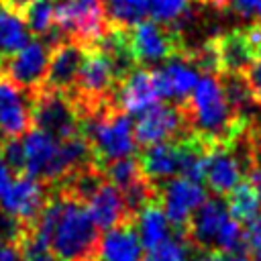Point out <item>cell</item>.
Returning <instances> with one entry per match:
<instances>
[{
    "label": "cell",
    "instance_id": "cell-23",
    "mask_svg": "<svg viewBox=\"0 0 261 261\" xmlns=\"http://www.w3.org/2000/svg\"><path fill=\"white\" fill-rule=\"evenodd\" d=\"M31 31L24 22V16L14 6L0 0V61L16 53L29 43Z\"/></svg>",
    "mask_w": 261,
    "mask_h": 261
},
{
    "label": "cell",
    "instance_id": "cell-24",
    "mask_svg": "<svg viewBox=\"0 0 261 261\" xmlns=\"http://www.w3.org/2000/svg\"><path fill=\"white\" fill-rule=\"evenodd\" d=\"M226 206L234 220H239L241 224H247L261 212V196L251 181H241L230 192V200Z\"/></svg>",
    "mask_w": 261,
    "mask_h": 261
},
{
    "label": "cell",
    "instance_id": "cell-25",
    "mask_svg": "<svg viewBox=\"0 0 261 261\" xmlns=\"http://www.w3.org/2000/svg\"><path fill=\"white\" fill-rule=\"evenodd\" d=\"M22 16H24V22L33 35L45 39L47 43H55L57 39H61L55 33V24H53V0L31 2L22 10Z\"/></svg>",
    "mask_w": 261,
    "mask_h": 261
},
{
    "label": "cell",
    "instance_id": "cell-13",
    "mask_svg": "<svg viewBox=\"0 0 261 261\" xmlns=\"http://www.w3.org/2000/svg\"><path fill=\"white\" fill-rule=\"evenodd\" d=\"M33 96L0 71V141L18 139L33 128Z\"/></svg>",
    "mask_w": 261,
    "mask_h": 261
},
{
    "label": "cell",
    "instance_id": "cell-37",
    "mask_svg": "<svg viewBox=\"0 0 261 261\" xmlns=\"http://www.w3.org/2000/svg\"><path fill=\"white\" fill-rule=\"evenodd\" d=\"M198 261H224V253H220V251H208Z\"/></svg>",
    "mask_w": 261,
    "mask_h": 261
},
{
    "label": "cell",
    "instance_id": "cell-39",
    "mask_svg": "<svg viewBox=\"0 0 261 261\" xmlns=\"http://www.w3.org/2000/svg\"><path fill=\"white\" fill-rule=\"evenodd\" d=\"M200 2H204V0H200Z\"/></svg>",
    "mask_w": 261,
    "mask_h": 261
},
{
    "label": "cell",
    "instance_id": "cell-22",
    "mask_svg": "<svg viewBox=\"0 0 261 261\" xmlns=\"http://www.w3.org/2000/svg\"><path fill=\"white\" fill-rule=\"evenodd\" d=\"M133 226H135V232L145 251L161 245L163 241H167L171 237V224L157 200L149 202L145 208H141L137 212Z\"/></svg>",
    "mask_w": 261,
    "mask_h": 261
},
{
    "label": "cell",
    "instance_id": "cell-18",
    "mask_svg": "<svg viewBox=\"0 0 261 261\" xmlns=\"http://www.w3.org/2000/svg\"><path fill=\"white\" fill-rule=\"evenodd\" d=\"M84 49L80 43L61 37L59 41H55L51 45V53H49V67H47V75H45V84L51 90H59V92H69L75 84L77 71L82 67V59H84Z\"/></svg>",
    "mask_w": 261,
    "mask_h": 261
},
{
    "label": "cell",
    "instance_id": "cell-27",
    "mask_svg": "<svg viewBox=\"0 0 261 261\" xmlns=\"http://www.w3.org/2000/svg\"><path fill=\"white\" fill-rule=\"evenodd\" d=\"M108 22L112 27H133L149 14V0H106Z\"/></svg>",
    "mask_w": 261,
    "mask_h": 261
},
{
    "label": "cell",
    "instance_id": "cell-17",
    "mask_svg": "<svg viewBox=\"0 0 261 261\" xmlns=\"http://www.w3.org/2000/svg\"><path fill=\"white\" fill-rule=\"evenodd\" d=\"M157 100H159V92L153 69L141 65L128 71L114 90V104L126 114H141Z\"/></svg>",
    "mask_w": 261,
    "mask_h": 261
},
{
    "label": "cell",
    "instance_id": "cell-9",
    "mask_svg": "<svg viewBox=\"0 0 261 261\" xmlns=\"http://www.w3.org/2000/svg\"><path fill=\"white\" fill-rule=\"evenodd\" d=\"M155 188H157V202L163 208L169 224L184 232L192 214L206 200V190L202 188V181L175 175L171 179L161 181Z\"/></svg>",
    "mask_w": 261,
    "mask_h": 261
},
{
    "label": "cell",
    "instance_id": "cell-32",
    "mask_svg": "<svg viewBox=\"0 0 261 261\" xmlns=\"http://www.w3.org/2000/svg\"><path fill=\"white\" fill-rule=\"evenodd\" d=\"M20 261H61L55 253H51L45 247H39L35 243H31L29 239L22 241L20 245Z\"/></svg>",
    "mask_w": 261,
    "mask_h": 261
},
{
    "label": "cell",
    "instance_id": "cell-34",
    "mask_svg": "<svg viewBox=\"0 0 261 261\" xmlns=\"http://www.w3.org/2000/svg\"><path fill=\"white\" fill-rule=\"evenodd\" d=\"M0 261H20V245L0 237Z\"/></svg>",
    "mask_w": 261,
    "mask_h": 261
},
{
    "label": "cell",
    "instance_id": "cell-20",
    "mask_svg": "<svg viewBox=\"0 0 261 261\" xmlns=\"http://www.w3.org/2000/svg\"><path fill=\"white\" fill-rule=\"evenodd\" d=\"M214 57H216V71L220 73H247L253 63V43L247 33L230 31L216 39H210Z\"/></svg>",
    "mask_w": 261,
    "mask_h": 261
},
{
    "label": "cell",
    "instance_id": "cell-29",
    "mask_svg": "<svg viewBox=\"0 0 261 261\" xmlns=\"http://www.w3.org/2000/svg\"><path fill=\"white\" fill-rule=\"evenodd\" d=\"M251 43H253V49H255V55H253V63L249 67V71L245 73L251 90H253V96L257 100V104L261 106V22L259 24H253L249 31H247Z\"/></svg>",
    "mask_w": 261,
    "mask_h": 261
},
{
    "label": "cell",
    "instance_id": "cell-5",
    "mask_svg": "<svg viewBox=\"0 0 261 261\" xmlns=\"http://www.w3.org/2000/svg\"><path fill=\"white\" fill-rule=\"evenodd\" d=\"M188 237L202 249H216L220 253L241 251L245 243V230L239 220L228 212L226 202L220 196L206 198L188 222Z\"/></svg>",
    "mask_w": 261,
    "mask_h": 261
},
{
    "label": "cell",
    "instance_id": "cell-4",
    "mask_svg": "<svg viewBox=\"0 0 261 261\" xmlns=\"http://www.w3.org/2000/svg\"><path fill=\"white\" fill-rule=\"evenodd\" d=\"M82 135L98 165L114 159L133 157L137 151L130 114L118 106H106L82 118Z\"/></svg>",
    "mask_w": 261,
    "mask_h": 261
},
{
    "label": "cell",
    "instance_id": "cell-28",
    "mask_svg": "<svg viewBox=\"0 0 261 261\" xmlns=\"http://www.w3.org/2000/svg\"><path fill=\"white\" fill-rule=\"evenodd\" d=\"M204 4H212L214 8L251 24L261 22V0H204Z\"/></svg>",
    "mask_w": 261,
    "mask_h": 261
},
{
    "label": "cell",
    "instance_id": "cell-35",
    "mask_svg": "<svg viewBox=\"0 0 261 261\" xmlns=\"http://www.w3.org/2000/svg\"><path fill=\"white\" fill-rule=\"evenodd\" d=\"M12 177H14V171H12V169H10V165L4 161L2 151H0V198H2V194L6 192V188L10 186Z\"/></svg>",
    "mask_w": 261,
    "mask_h": 261
},
{
    "label": "cell",
    "instance_id": "cell-15",
    "mask_svg": "<svg viewBox=\"0 0 261 261\" xmlns=\"http://www.w3.org/2000/svg\"><path fill=\"white\" fill-rule=\"evenodd\" d=\"M84 204L100 230H112V228H118L124 224H133V220H135L122 194L118 192V188L114 184H110L106 179V175L88 194Z\"/></svg>",
    "mask_w": 261,
    "mask_h": 261
},
{
    "label": "cell",
    "instance_id": "cell-21",
    "mask_svg": "<svg viewBox=\"0 0 261 261\" xmlns=\"http://www.w3.org/2000/svg\"><path fill=\"white\" fill-rule=\"evenodd\" d=\"M100 261H143V245L133 224L106 230L100 239Z\"/></svg>",
    "mask_w": 261,
    "mask_h": 261
},
{
    "label": "cell",
    "instance_id": "cell-31",
    "mask_svg": "<svg viewBox=\"0 0 261 261\" xmlns=\"http://www.w3.org/2000/svg\"><path fill=\"white\" fill-rule=\"evenodd\" d=\"M245 243H247L251 261H261V212L251 222H247Z\"/></svg>",
    "mask_w": 261,
    "mask_h": 261
},
{
    "label": "cell",
    "instance_id": "cell-10",
    "mask_svg": "<svg viewBox=\"0 0 261 261\" xmlns=\"http://www.w3.org/2000/svg\"><path fill=\"white\" fill-rule=\"evenodd\" d=\"M133 130L137 145L143 147L171 141L190 133L181 104H167V102H155L153 106L145 108L139 114L137 122L133 124Z\"/></svg>",
    "mask_w": 261,
    "mask_h": 261
},
{
    "label": "cell",
    "instance_id": "cell-12",
    "mask_svg": "<svg viewBox=\"0 0 261 261\" xmlns=\"http://www.w3.org/2000/svg\"><path fill=\"white\" fill-rule=\"evenodd\" d=\"M49 53H51V45L47 41L45 43L43 39L31 41L22 49H18L16 53L0 61V71L29 92L39 90L45 84Z\"/></svg>",
    "mask_w": 261,
    "mask_h": 261
},
{
    "label": "cell",
    "instance_id": "cell-8",
    "mask_svg": "<svg viewBox=\"0 0 261 261\" xmlns=\"http://www.w3.org/2000/svg\"><path fill=\"white\" fill-rule=\"evenodd\" d=\"M128 47L137 65H151L167 61L186 51L179 31L159 24L155 20H139L126 29Z\"/></svg>",
    "mask_w": 261,
    "mask_h": 261
},
{
    "label": "cell",
    "instance_id": "cell-1",
    "mask_svg": "<svg viewBox=\"0 0 261 261\" xmlns=\"http://www.w3.org/2000/svg\"><path fill=\"white\" fill-rule=\"evenodd\" d=\"M27 239L61 261H96L100 253V228L86 204L59 188H53Z\"/></svg>",
    "mask_w": 261,
    "mask_h": 261
},
{
    "label": "cell",
    "instance_id": "cell-33",
    "mask_svg": "<svg viewBox=\"0 0 261 261\" xmlns=\"http://www.w3.org/2000/svg\"><path fill=\"white\" fill-rule=\"evenodd\" d=\"M251 184L261 196V133L255 137L251 147Z\"/></svg>",
    "mask_w": 261,
    "mask_h": 261
},
{
    "label": "cell",
    "instance_id": "cell-11",
    "mask_svg": "<svg viewBox=\"0 0 261 261\" xmlns=\"http://www.w3.org/2000/svg\"><path fill=\"white\" fill-rule=\"evenodd\" d=\"M49 196H51V190L47 184L27 173H18L16 177H12L10 186L2 194L0 210L12 216L14 220H18L20 224H24L27 228H31L39 218L41 210L45 208Z\"/></svg>",
    "mask_w": 261,
    "mask_h": 261
},
{
    "label": "cell",
    "instance_id": "cell-2",
    "mask_svg": "<svg viewBox=\"0 0 261 261\" xmlns=\"http://www.w3.org/2000/svg\"><path fill=\"white\" fill-rule=\"evenodd\" d=\"M18 141L22 151L20 173L35 177L49 188L61 184L69 173L94 161L82 133L59 141L39 128H29L22 137H18Z\"/></svg>",
    "mask_w": 261,
    "mask_h": 261
},
{
    "label": "cell",
    "instance_id": "cell-19",
    "mask_svg": "<svg viewBox=\"0 0 261 261\" xmlns=\"http://www.w3.org/2000/svg\"><path fill=\"white\" fill-rule=\"evenodd\" d=\"M181 137L149 145L141 153L139 165L145 177L153 186H159L161 181L171 179L181 173V161H184V139Z\"/></svg>",
    "mask_w": 261,
    "mask_h": 261
},
{
    "label": "cell",
    "instance_id": "cell-40",
    "mask_svg": "<svg viewBox=\"0 0 261 261\" xmlns=\"http://www.w3.org/2000/svg\"><path fill=\"white\" fill-rule=\"evenodd\" d=\"M96 261H98V259H96Z\"/></svg>",
    "mask_w": 261,
    "mask_h": 261
},
{
    "label": "cell",
    "instance_id": "cell-6",
    "mask_svg": "<svg viewBox=\"0 0 261 261\" xmlns=\"http://www.w3.org/2000/svg\"><path fill=\"white\" fill-rule=\"evenodd\" d=\"M53 24L59 37L82 47L96 45L110 29L102 0H53Z\"/></svg>",
    "mask_w": 261,
    "mask_h": 261
},
{
    "label": "cell",
    "instance_id": "cell-36",
    "mask_svg": "<svg viewBox=\"0 0 261 261\" xmlns=\"http://www.w3.org/2000/svg\"><path fill=\"white\" fill-rule=\"evenodd\" d=\"M224 261H251V257L241 249V251H232V253H224Z\"/></svg>",
    "mask_w": 261,
    "mask_h": 261
},
{
    "label": "cell",
    "instance_id": "cell-7",
    "mask_svg": "<svg viewBox=\"0 0 261 261\" xmlns=\"http://www.w3.org/2000/svg\"><path fill=\"white\" fill-rule=\"evenodd\" d=\"M33 96V126L65 141L82 133V116L73 104V100L59 90H51L41 86L39 90L31 92Z\"/></svg>",
    "mask_w": 261,
    "mask_h": 261
},
{
    "label": "cell",
    "instance_id": "cell-3",
    "mask_svg": "<svg viewBox=\"0 0 261 261\" xmlns=\"http://www.w3.org/2000/svg\"><path fill=\"white\" fill-rule=\"evenodd\" d=\"M190 133L198 135L206 143H230L243 130V118L234 112L220 75L204 71L198 77L190 96L181 102Z\"/></svg>",
    "mask_w": 261,
    "mask_h": 261
},
{
    "label": "cell",
    "instance_id": "cell-26",
    "mask_svg": "<svg viewBox=\"0 0 261 261\" xmlns=\"http://www.w3.org/2000/svg\"><path fill=\"white\" fill-rule=\"evenodd\" d=\"M196 0H149V14L155 22L169 29H179L190 18Z\"/></svg>",
    "mask_w": 261,
    "mask_h": 261
},
{
    "label": "cell",
    "instance_id": "cell-30",
    "mask_svg": "<svg viewBox=\"0 0 261 261\" xmlns=\"http://www.w3.org/2000/svg\"><path fill=\"white\" fill-rule=\"evenodd\" d=\"M143 261H190V255H188V247H186L184 239L169 237L161 245L149 249L147 255L143 257Z\"/></svg>",
    "mask_w": 261,
    "mask_h": 261
},
{
    "label": "cell",
    "instance_id": "cell-14",
    "mask_svg": "<svg viewBox=\"0 0 261 261\" xmlns=\"http://www.w3.org/2000/svg\"><path fill=\"white\" fill-rule=\"evenodd\" d=\"M202 181L216 194L226 196L243 181V163L226 143H212L204 155Z\"/></svg>",
    "mask_w": 261,
    "mask_h": 261
},
{
    "label": "cell",
    "instance_id": "cell-38",
    "mask_svg": "<svg viewBox=\"0 0 261 261\" xmlns=\"http://www.w3.org/2000/svg\"><path fill=\"white\" fill-rule=\"evenodd\" d=\"M4 2H6V4H10V6H14L16 10H20V12H22V10H24L31 2H35V0H4Z\"/></svg>",
    "mask_w": 261,
    "mask_h": 261
},
{
    "label": "cell",
    "instance_id": "cell-16",
    "mask_svg": "<svg viewBox=\"0 0 261 261\" xmlns=\"http://www.w3.org/2000/svg\"><path fill=\"white\" fill-rule=\"evenodd\" d=\"M153 75H155L159 98L175 100L177 104H181L198 82V65L192 61L186 49L184 53L167 59L163 67L153 69Z\"/></svg>",
    "mask_w": 261,
    "mask_h": 261
}]
</instances>
